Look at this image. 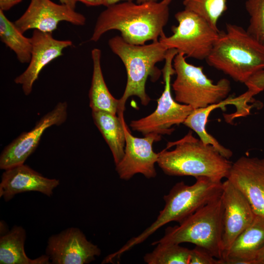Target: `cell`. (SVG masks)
<instances>
[{"mask_svg":"<svg viewBox=\"0 0 264 264\" xmlns=\"http://www.w3.org/2000/svg\"><path fill=\"white\" fill-rule=\"evenodd\" d=\"M97 18L90 41L97 42L107 32L115 30L127 43L143 45L165 35L169 17V4L150 1H124L106 7Z\"/></svg>","mask_w":264,"mask_h":264,"instance_id":"6da1fadb","label":"cell"},{"mask_svg":"<svg viewBox=\"0 0 264 264\" xmlns=\"http://www.w3.org/2000/svg\"><path fill=\"white\" fill-rule=\"evenodd\" d=\"M157 164L168 176H206L221 181L227 177L232 163L189 131L182 138L167 143L158 153Z\"/></svg>","mask_w":264,"mask_h":264,"instance_id":"7a4b0ae2","label":"cell"},{"mask_svg":"<svg viewBox=\"0 0 264 264\" xmlns=\"http://www.w3.org/2000/svg\"><path fill=\"white\" fill-rule=\"evenodd\" d=\"M205 60L210 66L244 84L264 70V45L243 27L226 23Z\"/></svg>","mask_w":264,"mask_h":264,"instance_id":"3957f363","label":"cell"},{"mask_svg":"<svg viewBox=\"0 0 264 264\" xmlns=\"http://www.w3.org/2000/svg\"><path fill=\"white\" fill-rule=\"evenodd\" d=\"M192 185L183 181L176 183L163 197L164 208L156 220L140 234L131 239L112 256L118 259L133 246L145 241L157 229L171 221L181 223L189 216L221 196L222 182L206 176L196 178Z\"/></svg>","mask_w":264,"mask_h":264,"instance_id":"277c9868","label":"cell"},{"mask_svg":"<svg viewBox=\"0 0 264 264\" xmlns=\"http://www.w3.org/2000/svg\"><path fill=\"white\" fill-rule=\"evenodd\" d=\"M108 45L123 62L127 72V83L119 103L117 115L124 117L125 104L128 99L137 96L143 106H147L151 98L146 92L145 86L149 77L153 81L159 78L162 71L156 64L165 60L168 49L159 41L148 44L134 45L126 42L121 36H115L108 41Z\"/></svg>","mask_w":264,"mask_h":264,"instance_id":"5b68a950","label":"cell"},{"mask_svg":"<svg viewBox=\"0 0 264 264\" xmlns=\"http://www.w3.org/2000/svg\"><path fill=\"white\" fill-rule=\"evenodd\" d=\"M223 206L220 196L200 208L178 225L168 227L164 236L154 242L180 244L189 242L207 249L218 259L222 257Z\"/></svg>","mask_w":264,"mask_h":264,"instance_id":"8992f818","label":"cell"},{"mask_svg":"<svg viewBox=\"0 0 264 264\" xmlns=\"http://www.w3.org/2000/svg\"><path fill=\"white\" fill-rule=\"evenodd\" d=\"M183 53H178L173 60L176 78L171 87L177 102L193 109L218 104L226 99L231 90L230 81L222 78L214 84L203 72V67L186 61Z\"/></svg>","mask_w":264,"mask_h":264,"instance_id":"52a82bcc","label":"cell"},{"mask_svg":"<svg viewBox=\"0 0 264 264\" xmlns=\"http://www.w3.org/2000/svg\"><path fill=\"white\" fill-rule=\"evenodd\" d=\"M177 22L173 26V34L165 35L159 41L168 49H175L186 58L206 60L218 38L220 30L213 28L204 18L185 9L175 15Z\"/></svg>","mask_w":264,"mask_h":264,"instance_id":"ba28073f","label":"cell"},{"mask_svg":"<svg viewBox=\"0 0 264 264\" xmlns=\"http://www.w3.org/2000/svg\"><path fill=\"white\" fill-rule=\"evenodd\" d=\"M178 53L175 49L167 50L162 73L164 82V90L157 99L155 110L149 115L131 121L130 124L133 131L144 135L154 132L160 135L171 134L175 130L173 126L183 124L194 110L191 106L176 101L171 93V80L175 74L173 63Z\"/></svg>","mask_w":264,"mask_h":264,"instance_id":"9c48e42d","label":"cell"},{"mask_svg":"<svg viewBox=\"0 0 264 264\" xmlns=\"http://www.w3.org/2000/svg\"><path fill=\"white\" fill-rule=\"evenodd\" d=\"M126 145L124 154L121 160L115 165L119 177L128 180L135 174H141L147 178L156 176L155 164L157 163L158 153L153 149L154 142L161 140V135L152 132L144 137L134 136L124 122Z\"/></svg>","mask_w":264,"mask_h":264,"instance_id":"30bf717a","label":"cell"},{"mask_svg":"<svg viewBox=\"0 0 264 264\" xmlns=\"http://www.w3.org/2000/svg\"><path fill=\"white\" fill-rule=\"evenodd\" d=\"M66 102H59L43 116L29 132L21 133L8 145L0 155V168L6 170L24 164L37 148L45 131L64 123L67 116Z\"/></svg>","mask_w":264,"mask_h":264,"instance_id":"8fae6325","label":"cell"},{"mask_svg":"<svg viewBox=\"0 0 264 264\" xmlns=\"http://www.w3.org/2000/svg\"><path fill=\"white\" fill-rule=\"evenodd\" d=\"M64 21L83 26L86 19L66 5L57 4L51 0H30L25 11L14 22L23 33L30 29L52 33L59 23Z\"/></svg>","mask_w":264,"mask_h":264,"instance_id":"7c38bea8","label":"cell"},{"mask_svg":"<svg viewBox=\"0 0 264 264\" xmlns=\"http://www.w3.org/2000/svg\"><path fill=\"white\" fill-rule=\"evenodd\" d=\"M221 198L223 259L237 237L252 222L255 214L244 195L227 179L222 182Z\"/></svg>","mask_w":264,"mask_h":264,"instance_id":"4fadbf2b","label":"cell"},{"mask_svg":"<svg viewBox=\"0 0 264 264\" xmlns=\"http://www.w3.org/2000/svg\"><path fill=\"white\" fill-rule=\"evenodd\" d=\"M46 254L53 264H87L101 254V250L80 229L70 227L49 238Z\"/></svg>","mask_w":264,"mask_h":264,"instance_id":"5bb4252c","label":"cell"},{"mask_svg":"<svg viewBox=\"0 0 264 264\" xmlns=\"http://www.w3.org/2000/svg\"><path fill=\"white\" fill-rule=\"evenodd\" d=\"M32 50L29 65L26 69L14 79L20 85L24 94H30L35 82L43 68L54 59L63 55L64 49L71 46L70 40L55 39L52 33L33 30L31 37Z\"/></svg>","mask_w":264,"mask_h":264,"instance_id":"9a60e30c","label":"cell"},{"mask_svg":"<svg viewBox=\"0 0 264 264\" xmlns=\"http://www.w3.org/2000/svg\"><path fill=\"white\" fill-rule=\"evenodd\" d=\"M226 179L244 195L256 215L264 217V157L241 156Z\"/></svg>","mask_w":264,"mask_h":264,"instance_id":"2e32d148","label":"cell"},{"mask_svg":"<svg viewBox=\"0 0 264 264\" xmlns=\"http://www.w3.org/2000/svg\"><path fill=\"white\" fill-rule=\"evenodd\" d=\"M60 184L58 179L48 178L24 164L5 170L0 183V197L8 201L18 194L36 191L50 197Z\"/></svg>","mask_w":264,"mask_h":264,"instance_id":"e0dca14e","label":"cell"},{"mask_svg":"<svg viewBox=\"0 0 264 264\" xmlns=\"http://www.w3.org/2000/svg\"><path fill=\"white\" fill-rule=\"evenodd\" d=\"M264 247V217L256 215L250 224L235 239L221 264H254Z\"/></svg>","mask_w":264,"mask_h":264,"instance_id":"ac0fdd59","label":"cell"},{"mask_svg":"<svg viewBox=\"0 0 264 264\" xmlns=\"http://www.w3.org/2000/svg\"><path fill=\"white\" fill-rule=\"evenodd\" d=\"M93 121L108 145L117 165L122 159L126 145L124 117L101 111H92Z\"/></svg>","mask_w":264,"mask_h":264,"instance_id":"d6986e66","label":"cell"},{"mask_svg":"<svg viewBox=\"0 0 264 264\" xmlns=\"http://www.w3.org/2000/svg\"><path fill=\"white\" fill-rule=\"evenodd\" d=\"M26 231L19 226H14L0 238V264H48L49 257L43 255L35 259L28 258L24 251Z\"/></svg>","mask_w":264,"mask_h":264,"instance_id":"ffe728a7","label":"cell"},{"mask_svg":"<svg viewBox=\"0 0 264 264\" xmlns=\"http://www.w3.org/2000/svg\"><path fill=\"white\" fill-rule=\"evenodd\" d=\"M91 55L93 72L88 92L89 107L92 111L101 110L117 115L119 100L112 95L105 83L101 65V51L93 48Z\"/></svg>","mask_w":264,"mask_h":264,"instance_id":"44dd1931","label":"cell"},{"mask_svg":"<svg viewBox=\"0 0 264 264\" xmlns=\"http://www.w3.org/2000/svg\"><path fill=\"white\" fill-rule=\"evenodd\" d=\"M237 102L236 97H229L220 103L194 109L183 123L184 125L194 131L204 143L213 146L221 155L228 159L232 156V151L221 145L215 137L209 134L206 129V126L211 111L218 108H223L227 105L236 106Z\"/></svg>","mask_w":264,"mask_h":264,"instance_id":"7402d4cb","label":"cell"},{"mask_svg":"<svg viewBox=\"0 0 264 264\" xmlns=\"http://www.w3.org/2000/svg\"><path fill=\"white\" fill-rule=\"evenodd\" d=\"M0 39L15 53L21 63H29L31 54V38H27L0 10Z\"/></svg>","mask_w":264,"mask_h":264,"instance_id":"603a6c76","label":"cell"},{"mask_svg":"<svg viewBox=\"0 0 264 264\" xmlns=\"http://www.w3.org/2000/svg\"><path fill=\"white\" fill-rule=\"evenodd\" d=\"M143 257L148 264H189L190 249L179 244L158 243Z\"/></svg>","mask_w":264,"mask_h":264,"instance_id":"cb8c5ba5","label":"cell"},{"mask_svg":"<svg viewBox=\"0 0 264 264\" xmlns=\"http://www.w3.org/2000/svg\"><path fill=\"white\" fill-rule=\"evenodd\" d=\"M184 8L199 15L216 30L217 22L227 10L226 0H183Z\"/></svg>","mask_w":264,"mask_h":264,"instance_id":"d4e9b609","label":"cell"},{"mask_svg":"<svg viewBox=\"0 0 264 264\" xmlns=\"http://www.w3.org/2000/svg\"><path fill=\"white\" fill-rule=\"evenodd\" d=\"M245 6L249 16L246 31L264 45V0H246Z\"/></svg>","mask_w":264,"mask_h":264,"instance_id":"484cf974","label":"cell"},{"mask_svg":"<svg viewBox=\"0 0 264 264\" xmlns=\"http://www.w3.org/2000/svg\"><path fill=\"white\" fill-rule=\"evenodd\" d=\"M189 264H221L220 259L212 255L205 248L196 245L190 249Z\"/></svg>","mask_w":264,"mask_h":264,"instance_id":"4316f807","label":"cell"},{"mask_svg":"<svg viewBox=\"0 0 264 264\" xmlns=\"http://www.w3.org/2000/svg\"><path fill=\"white\" fill-rule=\"evenodd\" d=\"M254 96L264 90V70L256 72L244 83Z\"/></svg>","mask_w":264,"mask_h":264,"instance_id":"83f0119b","label":"cell"},{"mask_svg":"<svg viewBox=\"0 0 264 264\" xmlns=\"http://www.w3.org/2000/svg\"><path fill=\"white\" fill-rule=\"evenodd\" d=\"M22 1V0H0V10L3 12L8 11Z\"/></svg>","mask_w":264,"mask_h":264,"instance_id":"f1b7e54d","label":"cell"},{"mask_svg":"<svg viewBox=\"0 0 264 264\" xmlns=\"http://www.w3.org/2000/svg\"><path fill=\"white\" fill-rule=\"evenodd\" d=\"M81 2L88 6H96L103 5L102 0H75Z\"/></svg>","mask_w":264,"mask_h":264,"instance_id":"f546056e","label":"cell"},{"mask_svg":"<svg viewBox=\"0 0 264 264\" xmlns=\"http://www.w3.org/2000/svg\"><path fill=\"white\" fill-rule=\"evenodd\" d=\"M254 264H264V247L258 253L254 260Z\"/></svg>","mask_w":264,"mask_h":264,"instance_id":"4dcf8cb0","label":"cell"},{"mask_svg":"<svg viewBox=\"0 0 264 264\" xmlns=\"http://www.w3.org/2000/svg\"><path fill=\"white\" fill-rule=\"evenodd\" d=\"M133 0H102V1H103V5H104L106 7H108L109 6L119 3V2L120 1H133Z\"/></svg>","mask_w":264,"mask_h":264,"instance_id":"1f68e13d","label":"cell"},{"mask_svg":"<svg viewBox=\"0 0 264 264\" xmlns=\"http://www.w3.org/2000/svg\"><path fill=\"white\" fill-rule=\"evenodd\" d=\"M63 4L66 5L75 9L77 1L75 0H59Z\"/></svg>","mask_w":264,"mask_h":264,"instance_id":"d6a6232c","label":"cell"},{"mask_svg":"<svg viewBox=\"0 0 264 264\" xmlns=\"http://www.w3.org/2000/svg\"><path fill=\"white\" fill-rule=\"evenodd\" d=\"M157 0H136V2L137 3H141L150 1H157Z\"/></svg>","mask_w":264,"mask_h":264,"instance_id":"836d02e7","label":"cell"},{"mask_svg":"<svg viewBox=\"0 0 264 264\" xmlns=\"http://www.w3.org/2000/svg\"><path fill=\"white\" fill-rule=\"evenodd\" d=\"M162 1L166 3V4L169 5V4L171 3L172 0H162Z\"/></svg>","mask_w":264,"mask_h":264,"instance_id":"e575fe53","label":"cell"}]
</instances>
